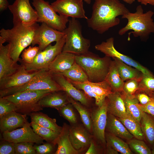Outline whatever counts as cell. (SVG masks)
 I'll use <instances>...</instances> for the list:
<instances>
[{
    "mask_svg": "<svg viewBox=\"0 0 154 154\" xmlns=\"http://www.w3.org/2000/svg\"><path fill=\"white\" fill-rule=\"evenodd\" d=\"M130 11L119 0H95L92 7L91 16L88 18V26L100 34L118 25L117 17Z\"/></svg>",
    "mask_w": 154,
    "mask_h": 154,
    "instance_id": "6da1fadb",
    "label": "cell"
},
{
    "mask_svg": "<svg viewBox=\"0 0 154 154\" xmlns=\"http://www.w3.org/2000/svg\"><path fill=\"white\" fill-rule=\"evenodd\" d=\"M13 25L11 29L3 28L0 30V42L8 43L10 56L17 63L23 51L31 44L35 31L39 25L37 23L28 26L20 24Z\"/></svg>",
    "mask_w": 154,
    "mask_h": 154,
    "instance_id": "7a4b0ae2",
    "label": "cell"
},
{
    "mask_svg": "<svg viewBox=\"0 0 154 154\" xmlns=\"http://www.w3.org/2000/svg\"><path fill=\"white\" fill-rule=\"evenodd\" d=\"M154 13L151 10L144 13L142 6L138 5L135 12H130L122 16V19L127 20V23L119 30V35L122 36L131 30L128 33V40H130L131 34L135 37H139L141 40L146 39L151 33H154V22L152 18Z\"/></svg>",
    "mask_w": 154,
    "mask_h": 154,
    "instance_id": "3957f363",
    "label": "cell"
},
{
    "mask_svg": "<svg viewBox=\"0 0 154 154\" xmlns=\"http://www.w3.org/2000/svg\"><path fill=\"white\" fill-rule=\"evenodd\" d=\"M75 62L84 70L88 81L93 82L105 80L111 62V58L106 56L100 57L88 51L79 55H75Z\"/></svg>",
    "mask_w": 154,
    "mask_h": 154,
    "instance_id": "277c9868",
    "label": "cell"
},
{
    "mask_svg": "<svg viewBox=\"0 0 154 154\" xmlns=\"http://www.w3.org/2000/svg\"><path fill=\"white\" fill-rule=\"evenodd\" d=\"M44 90L51 92L63 90L54 79L52 73L49 70H42L29 82L18 87L0 90V98L28 90Z\"/></svg>",
    "mask_w": 154,
    "mask_h": 154,
    "instance_id": "5b68a950",
    "label": "cell"
},
{
    "mask_svg": "<svg viewBox=\"0 0 154 154\" xmlns=\"http://www.w3.org/2000/svg\"><path fill=\"white\" fill-rule=\"evenodd\" d=\"M63 31L66 37L62 52L79 55L89 51L90 40L83 37L82 26L76 18L69 20L68 27Z\"/></svg>",
    "mask_w": 154,
    "mask_h": 154,
    "instance_id": "8992f818",
    "label": "cell"
},
{
    "mask_svg": "<svg viewBox=\"0 0 154 154\" xmlns=\"http://www.w3.org/2000/svg\"><path fill=\"white\" fill-rule=\"evenodd\" d=\"M51 92L44 90H28L4 98L15 105L16 112L27 115L42 110L43 108L40 106L38 102L42 97Z\"/></svg>",
    "mask_w": 154,
    "mask_h": 154,
    "instance_id": "52a82bcc",
    "label": "cell"
},
{
    "mask_svg": "<svg viewBox=\"0 0 154 154\" xmlns=\"http://www.w3.org/2000/svg\"><path fill=\"white\" fill-rule=\"evenodd\" d=\"M32 3L37 12V22L44 23L61 31L66 28L68 17L58 15L48 2L44 0H32Z\"/></svg>",
    "mask_w": 154,
    "mask_h": 154,
    "instance_id": "ba28073f",
    "label": "cell"
},
{
    "mask_svg": "<svg viewBox=\"0 0 154 154\" xmlns=\"http://www.w3.org/2000/svg\"><path fill=\"white\" fill-rule=\"evenodd\" d=\"M66 35L56 42L54 45L50 44L44 50L39 51L33 62L30 64L24 63L19 61L26 70L30 72L42 70H48L49 66L56 56L62 50L65 42Z\"/></svg>",
    "mask_w": 154,
    "mask_h": 154,
    "instance_id": "9c48e42d",
    "label": "cell"
},
{
    "mask_svg": "<svg viewBox=\"0 0 154 154\" xmlns=\"http://www.w3.org/2000/svg\"><path fill=\"white\" fill-rule=\"evenodd\" d=\"M8 8L13 15V25L20 24L28 26L37 22V12L31 5L29 0H15Z\"/></svg>",
    "mask_w": 154,
    "mask_h": 154,
    "instance_id": "30bf717a",
    "label": "cell"
},
{
    "mask_svg": "<svg viewBox=\"0 0 154 154\" xmlns=\"http://www.w3.org/2000/svg\"><path fill=\"white\" fill-rule=\"evenodd\" d=\"M114 38L112 37L107 39L100 44L96 45L95 48L105 55L113 58L118 59L126 64L135 68L143 74L153 76V75L145 67L129 57L119 52L115 49L114 45Z\"/></svg>",
    "mask_w": 154,
    "mask_h": 154,
    "instance_id": "8fae6325",
    "label": "cell"
},
{
    "mask_svg": "<svg viewBox=\"0 0 154 154\" xmlns=\"http://www.w3.org/2000/svg\"><path fill=\"white\" fill-rule=\"evenodd\" d=\"M50 4L60 15L76 19H88L82 0H56Z\"/></svg>",
    "mask_w": 154,
    "mask_h": 154,
    "instance_id": "7c38bea8",
    "label": "cell"
},
{
    "mask_svg": "<svg viewBox=\"0 0 154 154\" xmlns=\"http://www.w3.org/2000/svg\"><path fill=\"white\" fill-rule=\"evenodd\" d=\"M65 35L63 31L57 30L44 23H42L35 31L31 44L32 46L38 44L39 51H42L51 43L59 40Z\"/></svg>",
    "mask_w": 154,
    "mask_h": 154,
    "instance_id": "4fadbf2b",
    "label": "cell"
},
{
    "mask_svg": "<svg viewBox=\"0 0 154 154\" xmlns=\"http://www.w3.org/2000/svg\"><path fill=\"white\" fill-rule=\"evenodd\" d=\"M31 127L30 123L27 121L20 128L3 133V139L15 143L26 142L44 143V140L33 131Z\"/></svg>",
    "mask_w": 154,
    "mask_h": 154,
    "instance_id": "5bb4252c",
    "label": "cell"
},
{
    "mask_svg": "<svg viewBox=\"0 0 154 154\" xmlns=\"http://www.w3.org/2000/svg\"><path fill=\"white\" fill-rule=\"evenodd\" d=\"M107 103L106 98L101 106L91 114L92 131L96 138L102 143H106L105 131L107 118Z\"/></svg>",
    "mask_w": 154,
    "mask_h": 154,
    "instance_id": "9a60e30c",
    "label": "cell"
},
{
    "mask_svg": "<svg viewBox=\"0 0 154 154\" xmlns=\"http://www.w3.org/2000/svg\"><path fill=\"white\" fill-rule=\"evenodd\" d=\"M19 69L10 76L0 79V90L19 86L30 81L38 71L30 72L20 64Z\"/></svg>",
    "mask_w": 154,
    "mask_h": 154,
    "instance_id": "2e32d148",
    "label": "cell"
},
{
    "mask_svg": "<svg viewBox=\"0 0 154 154\" xmlns=\"http://www.w3.org/2000/svg\"><path fill=\"white\" fill-rule=\"evenodd\" d=\"M52 74L54 79L68 96L85 106H89L90 97L84 92L76 88L68 79L60 73H52Z\"/></svg>",
    "mask_w": 154,
    "mask_h": 154,
    "instance_id": "e0dca14e",
    "label": "cell"
},
{
    "mask_svg": "<svg viewBox=\"0 0 154 154\" xmlns=\"http://www.w3.org/2000/svg\"><path fill=\"white\" fill-rule=\"evenodd\" d=\"M20 66L11 58L9 44L4 46L0 43V79L13 74Z\"/></svg>",
    "mask_w": 154,
    "mask_h": 154,
    "instance_id": "ac0fdd59",
    "label": "cell"
},
{
    "mask_svg": "<svg viewBox=\"0 0 154 154\" xmlns=\"http://www.w3.org/2000/svg\"><path fill=\"white\" fill-rule=\"evenodd\" d=\"M69 136L73 147L78 151L89 147L92 140L86 129L79 125L69 128Z\"/></svg>",
    "mask_w": 154,
    "mask_h": 154,
    "instance_id": "d6986e66",
    "label": "cell"
},
{
    "mask_svg": "<svg viewBox=\"0 0 154 154\" xmlns=\"http://www.w3.org/2000/svg\"><path fill=\"white\" fill-rule=\"evenodd\" d=\"M27 115L14 111L0 118L1 132H9L21 127L27 121Z\"/></svg>",
    "mask_w": 154,
    "mask_h": 154,
    "instance_id": "ffe728a7",
    "label": "cell"
},
{
    "mask_svg": "<svg viewBox=\"0 0 154 154\" xmlns=\"http://www.w3.org/2000/svg\"><path fill=\"white\" fill-rule=\"evenodd\" d=\"M70 103L68 96L63 90L51 92L42 97L38 104L42 108H50L58 110Z\"/></svg>",
    "mask_w": 154,
    "mask_h": 154,
    "instance_id": "44dd1931",
    "label": "cell"
},
{
    "mask_svg": "<svg viewBox=\"0 0 154 154\" xmlns=\"http://www.w3.org/2000/svg\"><path fill=\"white\" fill-rule=\"evenodd\" d=\"M106 99L108 113L119 118L124 117L127 116L121 92H112L107 96Z\"/></svg>",
    "mask_w": 154,
    "mask_h": 154,
    "instance_id": "7402d4cb",
    "label": "cell"
},
{
    "mask_svg": "<svg viewBox=\"0 0 154 154\" xmlns=\"http://www.w3.org/2000/svg\"><path fill=\"white\" fill-rule=\"evenodd\" d=\"M75 55L62 52L50 64L48 70L52 73H61L70 68L75 62Z\"/></svg>",
    "mask_w": 154,
    "mask_h": 154,
    "instance_id": "603a6c76",
    "label": "cell"
},
{
    "mask_svg": "<svg viewBox=\"0 0 154 154\" xmlns=\"http://www.w3.org/2000/svg\"><path fill=\"white\" fill-rule=\"evenodd\" d=\"M70 127L64 123L56 142L58 145L54 154H78L79 151L75 149L71 142L69 136Z\"/></svg>",
    "mask_w": 154,
    "mask_h": 154,
    "instance_id": "cb8c5ba5",
    "label": "cell"
},
{
    "mask_svg": "<svg viewBox=\"0 0 154 154\" xmlns=\"http://www.w3.org/2000/svg\"><path fill=\"white\" fill-rule=\"evenodd\" d=\"M106 128L110 133L119 138L129 140L133 137L117 117L108 113Z\"/></svg>",
    "mask_w": 154,
    "mask_h": 154,
    "instance_id": "d4e9b609",
    "label": "cell"
},
{
    "mask_svg": "<svg viewBox=\"0 0 154 154\" xmlns=\"http://www.w3.org/2000/svg\"><path fill=\"white\" fill-rule=\"evenodd\" d=\"M29 115L31 122L58 133H60L61 132L62 127L57 124L55 119L51 118L47 115L39 111L32 112Z\"/></svg>",
    "mask_w": 154,
    "mask_h": 154,
    "instance_id": "484cf974",
    "label": "cell"
},
{
    "mask_svg": "<svg viewBox=\"0 0 154 154\" xmlns=\"http://www.w3.org/2000/svg\"><path fill=\"white\" fill-rule=\"evenodd\" d=\"M105 80L110 85L112 92L121 93L123 92L124 82L119 76L114 60L111 61Z\"/></svg>",
    "mask_w": 154,
    "mask_h": 154,
    "instance_id": "4316f807",
    "label": "cell"
},
{
    "mask_svg": "<svg viewBox=\"0 0 154 154\" xmlns=\"http://www.w3.org/2000/svg\"><path fill=\"white\" fill-rule=\"evenodd\" d=\"M140 123L145 139L151 145L154 144V118L153 116L143 112Z\"/></svg>",
    "mask_w": 154,
    "mask_h": 154,
    "instance_id": "83f0119b",
    "label": "cell"
},
{
    "mask_svg": "<svg viewBox=\"0 0 154 154\" xmlns=\"http://www.w3.org/2000/svg\"><path fill=\"white\" fill-rule=\"evenodd\" d=\"M127 114L140 123L143 112L139 106V101L135 95H129L121 92Z\"/></svg>",
    "mask_w": 154,
    "mask_h": 154,
    "instance_id": "f1b7e54d",
    "label": "cell"
},
{
    "mask_svg": "<svg viewBox=\"0 0 154 154\" xmlns=\"http://www.w3.org/2000/svg\"><path fill=\"white\" fill-rule=\"evenodd\" d=\"M113 59L119 76L123 81L130 79H138L141 76L143 73L137 68H132L118 59Z\"/></svg>",
    "mask_w": 154,
    "mask_h": 154,
    "instance_id": "f546056e",
    "label": "cell"
},
{
    "mask_svg": "<svg viewBox=\"0 0 154 154\" xmlns=\"http://www.w3.org/2000/svg\"><path fill=\"white\" fill-rule=\"evenodd\" d=\"M117 118L136 139L143 140L145 139L140 123L135 119L128 114L124 117Z\"/></svg>",
    "mask_w": 154,
    "mask_h": 154,
    "instance_id": "4dcf8cb0",
    "label": "cell"
},
{
    "mask_svg": "<svg viewBox=\"0 0 154 154\" xmlns=\"http://www.w3.org/2000/svg\"><path fill=\"white\" fill-rule=\"evenodd\" d=\"M68 99L69 102L79 113L82 121L86 129L90 132H92L91 114L80 102L74 100L69 96Z\"/></svg>",
    "mask_w": 154,
    "mask_h": 154,
    "instance_id": "1f68e13d",
    "label": "cell"
},
{
    "mask_svg": "<svg viewBox=\"0 0 154 154\" xmlns=\"http://www.w3.org/2000/svg\"><path fill=\"white\" fill-rule=\"evenodd\" d=\"M59 73L73 81L84 82L88 80L84 71L76 62L70 68Z\"/></svg>",
    "mask_w": 154,
    "mask_h": 154,
    "instance_id": "d6a6232c",
    "label": "cell"
},
{
    "mask_svg": "<svg viewBox=\"0 0 154 154\" xmlns=\"http://www.w3.org/2000/svg\"><path fill=\"white\" fill-rule=\"evenodd\" d=\"M30 125L33 131L43 140L55 145L56 142L60 133L50 129L39 126L31 122Z\"/></svg>",
    "mask_w": 154,
    "mask_h": 154,
    "instance_id": "836d02e7",
    "label": "cell"
},
{
    "mask_svg": "<svg viewBox=\"0 0 154 154\" xmlns=\"http://www.w3.org/2000/svg\"><path fill=\"white\" fill-rule=\"evenodd\" d=\"M107 144L122 154H133L128 144L120 138L110 133L106 135Z\"/></svg>",
    "mask_w": 154,
    "mask_h": 154,
    "instance_id": "e575fe53",
    "label": "cell"
},
{
    "mask_svg": "<svg viewBox=\"0 0 154 154\" xmlns=\"http://www.w3.org/2000/svg\"><path fill=\"white\" fill-rule=\"evenodd\" d=\"M69 80L77 89L83 90L89 97L94 98L95 100V104L98 107L102 106L106 98L99 96L94 93L93 92L91 86L88 84L84 82H76L69 79Z\"/></svg>",
    "mask_w": 154,
    "mask_h": 154,
    "instance_id": "d590c367",
    "label": "cell"
},
{
    "mask_svg": "<svg viewBox=\"0 0 154 154\" xmlns=\"http://www.w3.org/2000/svg\"><path fill=\"white\" fill-rule=\"evenodd\" d=\"M143 92L154 98V78L153 76L143 74L139 83L137 92Z\"/></svg>",
    "mask_w": 154,
    "mask_h": 154,
    "instance_id": "8d00e7d4",
    "label": "cell"
},
{
    "mask_svg": "<svg viewBox=\"0 0 154 154\" xmlns=\"http://www.w3.org/2000/svg\"><path fill=\"white\" fill-rule=\"evenodd\" d=\"M84 82L88 84L93 92L99 96L106 98L108 94L112 92L110 85L105 80L97 82H91L88 80Z\"/></svg>",
    "mask_w": 154,
    "mask_h": 154,
    "instance_id": "74e56055",
    "label": "cell"
},
{
    "mask_svg": "<svg viewBox=\"0 0 154 154\" xmlns=\"http://www.w3.org/2000/svg\"><path fill=\"white\" fill-rule=\"evenodd\" d=\"M128 144L131 150L137 154H151V151L143 140L138 139L129 140Z\"/></svg>",
    "mask_w": 154,
    "mask_h": 154,
    "instance_id": "f35d334b",
    "label": "cell"
},
{
    "mask_svg": "<svg viewBox=\"0 0 154 154\" xmlns=\"http://www.w3.org/2000/svg\"><path fill=\"white\" fill-rule=\"evenodd\" d=\"M39 51V48L38 46H30L23 51L21 55L22 58H20L19 61L27 64H31L33 62Z\"/></svg>",
    "mask_w": 154,
    "mask_h": 154,
    "instance_id": "ab89813d",
    "label": "cell"
},
{
    "mask_svg": "<svg viewBox=\"0 0 154 154\" xmlns=\"http://www.w3.org/2000/svg\"><path fill=\"white\" fill-rule=\"evenodd\" d=\"M70 103L65 105L58 111L60 115L70 123H75L77 121V119L72 107L73 106Z\"/></svg>",
    "mask_w": 154,
    "mask_h": 154,
    "instance_id": "60d3db41",
    "label": "cell"
},
{
    "mask_svg": "<svg viewBox=\"0 0 154 154\" xmlns=\"http://www.w3.org/2000/svg\"><path fill=\"white\" fill-rule=\"evenodd\" d=\"M34 143L22 142L13 143L15 154H36L34 147Z\"/></svg>",
    "mask_w": 154,
    "mask_h": 154,
    "instance_id": "b9f144b4",
    "label": "cell"
},
{
    "mask_svg": "<svg viewBox=\"0 0 154 154\" xmlns=\"http://www.w3.org/2000/svg\"><path fill=\"white\" fill-rule=\"evenodd\" d=\"M141 78L126 81L124 82L122 92L128 95H135L139 89V83Z\"/></svg>",
    "mask_w": 154,
    "mask_h": 154,
    "instance_id": "7bdbcfd3",
    "label": "cell"
},
{
    "mask_svg": "<svg viewBox=\"0 0 154 154\" xmlns=\"http://www.w3.org/2000/svg\"><path fill=\"white\" fill-rule=\"evenodd\" d=\"M15 105L4 97L0 98V118L11 112H16Z\"/></svg>",
    "mask_w": 154,
    "mask_h": 154,
    "instance_id": "ee69618b",
    "label": "cell"
},
{
    "mask_svg": "<svg viewBox=\"0 0 154 154\" xmlns=\"http://www.w3.org/2000/svg\"><path fill=\"white\" fill-rule=\"evenodd\" d=\"M54 144L47 142L41 145H35L34 147L37 154H48L52 153L53 151Z\"/></svg>",
    "mask_w": 154,
    "mask_h": 154,
    "instance_id": "f6af8a7d",
    "label": "cell"
},
{
    "mask_svg": "<svg viewBox=\"0 0 154 154\" xmlns=\"http://www.w3.org/2000/svg\"><path fill=\"white\" fill-rule=\"evenodd\" d=\"M0 154H15L13 143L3 139L0 143Z\"/></svg>",
    "mask_w": 154,
    "mask_h": 154,
    "instance_id": "bcb514c9",
    "label": "cell"
},
{
    "mask_svg": "<svg viewBox=\"0 0 154 154\" xmlns=\"http://www.w3.org/2000/svg\"><path fill=\"white\" fill-rule=\"evenodd\" d=\"M139 107L142 112H145L154 117V98L144 105L139 104Z\"/></svg>",
    "mask_w": 154,
    "mask_h": 154,
    "instance_id": "7dc6e473",
    "label": "cell"
},
{
    "mask_svg": "<svg viewBox=\"0 0 154 154\" xmlns=\"http://www.w3.org/2000/svg\"><path fill=\"white\" fill-rule=\"evenodd\" d=\"M135 96L141 105H144L149 102L151 99V97L145 93L137 92Z\"/></svg>",
    "mask_w": 154,
    "mask_h": 154,
    "instance_id": "c3c4849f",
    "label": "cell"
},
{
    "mask_svg": "<svg viewBox=\"0 0 154 154\" xmlns=\"http://www.w3.org/2000/svg\"><path fill=\"white\" fill-rule=\"evenodd\" d=\"M98 153V152L95 145V144L92 140L89 148L86 152V154H96Z\"/></svg>",
    "mask_w": 154,
    "mask_h": 154,
    "instance_id": "681fc988",
    "label": "cell"
},
{
    "mask_svg": "<svg viewBox=\"0 0 154 154\" xmlns=\"http://www.w3.org/2000/svg\"><path fill=\"white\" fill-rule=\"evenodd\" d=\"M9 5L7 0H0V10L3 11L8 8Z\"/></svg>",
    "mask_w": 154,
    "mask_h": 154,
    "instance_id": "f907efd6",
    "label": "cell"
},
{
    "mask_svg": "<svg viewBox=\"0 0 154 154\" xmlns=\"http://www.w3.org/2000/svg\"><path fill=\"white\" fill-rule=\"evenodd\" d=\"M106 153L108 154H118V152L107 144Z\"/></svg>",
    "mask_w": 154,
    "mask_h": 154,
    "instance_id": "816d5d0a",
    "label": "cell"
},
{
    "mask_svg": "<svg viewBox=\"0 0 154 154\" xmlns=\"http://www.w3.org/2000/svg\"><path fill=\"white\" fill-rule=\"evenodd\" d=\"M138 2L140 3L141 4L145 5L149 4L152 5H154V0H137Z\"/></svg>",
    "mask_w": 154,
    "mask_h": 154,
    "instance_id": "f5cc1de1",
    "label": "cell"
},
{
    "mask_svg": "<svg viewBox=\"0 0 154 154\" xmlns=\"http://www.w3.org/2000/svg\"><path fill=\"white\" fill-rule=\"evenodd\" d=\"M124 2L129 4H131L134 2L135 0H123Z\"/></svg>",
    "mask_w": 154,
    "mask_h": 154,
    "instance_id": "db71d44e",
    "label": "cell"
},
{
    "mask_svg": "<svg viewBox=\"0 0 154 154\" xmlns=\"http://www.w3.org/2000/svg\"><path fill=\"white\" fill-rule=\"evenodd\" d=\"M88 4H90L91 3V0H82Z\"/></svg>",
    "mask_w": 154,
    "mask_h": 154,
    "instance_id": "11a10c76",
    "label": "cell"
},
{
    "mask_svg": "<svg viewBox=\"0 0 154 154\" xmlns=\"http://www.w3.org/2000/svg\"><path fill=\"white\" fill-rule=\"evenodd\" d=\"M151 151V154H154V149H153Z\"/></svg>",
    "mask_w": 154,
    "mask_h": 154,
    "instance_id": "9f6ffc18",
    "label": "cell"
}]
</instances>
